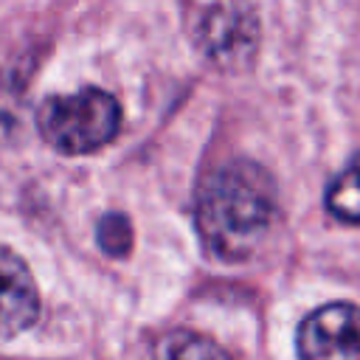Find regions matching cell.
<instances>
[{
    "label": "cell",
    "mask_w": 360,
    "mask_h": 360,
    "mask_svg": "<svg viewBox=\"0 0 360 360\" xmlns=\"http://www.w3.org/2000/svg\"><path fill=\"white\" fill-rule=\"evenodd\" d=\"M37 127L56 152L87 155L118 135L121 107L110 93L84 87L70 96L45 98L37 110Z\"/></svg>",
    "instance_id": "2"
},
{
    "label": "cell",
    "mask_w": 360,
    "mask_h": 360,
    "mask_svg": "<svg viewBox=\"0 0 360 360\" xmlns=\"http://www.w3.org/2000/svg\"><path fill=\"white\" fill-rule=\"evenodd\" d=\"M39 315V292L28 264L8 248H0V338L25 332Z\"/></svg>",
    "instance_id": "5"
},
{
    "label": "cell",
    "mask_w": 360,
    "mask_h": 360,
    "mask_svg": "<svg viewBox=\"0 0 360 360\" xmlns=\"http://www.w3.org/2000/svg\"><path fill=\"white\" fill-rule=\"evenodd\" d=\"M191 34L217 65H245L259 42V17L245 3H208L191 8Z\"/></svg>",
    "instance_id": "3"
},
{
    "label": "cell",
    "mask_w": 360,
    "mask_h": 360,
    "mask_svg": "<svg viewBox=\"0 0 360 360\" xmlns=\"http://www.w3.org/2000/svg\"><path fill=\"white\" fill-rule=\"evenodd\" d=\"M276 214V183L253 160L219 166L197 194L202 245L228 262L245 259L264 239Z\"/></svg>",
    "instance_id": "1"
},
{
    "label": "cell",
    "mask_w": 360,
    "mask_h": 360,
    "mask_svg": "<svg viewBox=\"0 0 360 360\" xmlns=\"http://www.w3.org/2000/svg\"><path fill=\"white\" fill-rule=\"evenodd\" d=\"M298 360H360V307L326 304L298 326Z\"/></svg>",
    "instance_id": "4"
},
{
    "label": "cell",
    "mask_w": 360,
    "mask_h": 360,
    "mask_svg": "<svg viewBox=\"0 0 360 360\" xmlns=\"http://www.w3.org/2000/svg\"><path fill=\"white\" fill-rule=\"evenodd\" d=\"M152 360H231L225 349L194 332H169L155 343Z\"/></svg>",
    "instance_id": "6"
},
{
    "label": "cell",
    "mask_w": 360,
    "mask_h": 360,
    "mask_svg": "<svg viewBox=\"0 0 360 360\" xmlns=\"http://www.w3.org/2000/svg\"><path fill=\"white\" fill-rule=\"evenodd\" d=\"M326 208L343 222H360V158H354L326 188Z\"/></svg>",
    "instance_id": "7"
},
{
    "label": "cell",
    "mask_w": 360,
    "mask_h": 360,
    "mask_svg": "<svg viewBox=\"0 0 360 360\" xmlns=\"http://www.w3.org/2000/svg\"><path fill=\"white\" fill-rule=\"evenodd\" d=\"M96 242L107 256H127L132 248V225L124 214H104L96 228Z\"/></svg>",
    "instance_id": "8"
}]
</instances>
